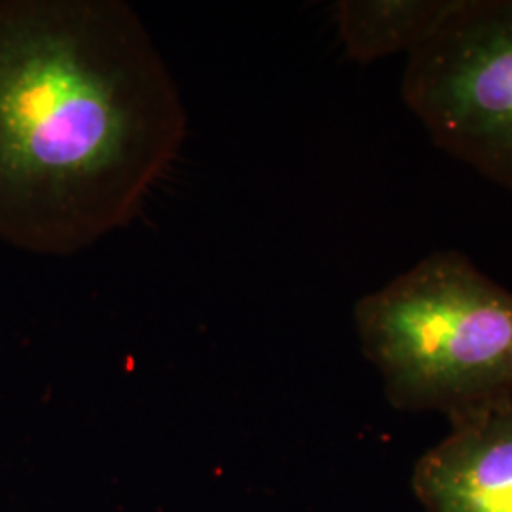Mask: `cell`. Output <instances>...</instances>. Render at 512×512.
Here are the masks:
<instances>
[{"label":"cell","mask_w":512,"mask_h":512,"mask_svg":"<svg viewBox=\"0 0 512 512\" xmlns=\"http://www.w3.org/2000/svg\"><path fill=\"white\" fill-rule=\"evenodd\" d=\"M186 112L120 0H0V241L69 256L129 224Z\"/></svg>","instance_id":"6da1fadb"},{"label":"cell","mask_w":512,"mask_h":512,"mask_svg":"<svg viewBox=\"0 0 512 512\" xmlns=\"http://www.w3.org/2000/svg\"><path fill=\"white\" fill-rule=\"evenodd\" d=\"M389 403L463 420L512 404V293L459 251H435L355 304Z\"/></svg>","instance_id":"7a4b0ae2"},{"label":"cell","mask_w":512,"mask_h":512,"mask_svg":"<svg viewBox=\"0 0 512 512\" xmlns=\"http://www.w3.org/2000/svg\"><path fill=\"white\" fill-rule=\"evenodd\" d=\"M403 99L437 147L512 192V0H459L408 55Z\"/></svg>","instance_id":"3957f363"},{"label":"cell","mask_w":512,"mask_h":512,"mask_svg":"<svg viewBox=\"0 0 512 512\" xmlns=\"http://www.w3.org/2000/svg\"><path fill=\"white\" fill-rule=\"evenodd\" d=\"M412 486L429 512H512V404L454 421Z\"/></svg>","instance_id":"277c9868"},{"label":"cell","mask_w":512,"mask_h":512,"mask_svg":"<svg viewBox=\"0 0 512 512\" xmlns=\"http://www.w3.org/2000/svg\"><path fill=\"white\" fill-rule=\"evenodd\" d=\"M459 0H342L334 8L346 57L372 63L408 54L433 37Z\"/></svg>","instance_id":"5b68a950"}]
</instances>
